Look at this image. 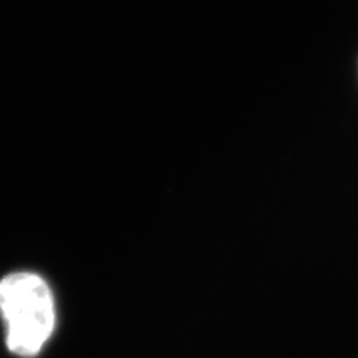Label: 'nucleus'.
<instances>
[{"mask_svg":"<svg viewBox=\"0 0 358 358\" xmlns=\"http://www.w3.org/2000/svg\"><path fill=\"white\" fill-rule=\"evenodd\" d=\"M0 313L7 325L8 350L34 357L52 335L55 310L42 277L15 272L0 280Z\"/></svg>","mask_w":358,"mask_h":358,"instance_id":"obj_1","label":"nucleus"}]
</instances>
